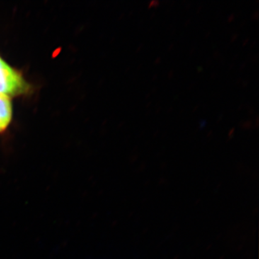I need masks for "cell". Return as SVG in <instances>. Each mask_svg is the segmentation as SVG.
Wrapping results in <instances>:
<instances>
[{
    "instance_id": "cell-2",
    "label": "cell",
    "mask_w": 259,
    "mask_h": 259,
    "mask_svg": "<svg viewBox=\"0 0 259 259\" xmlns=\"http://www.w3.org/2000/svg\"><path fill=\"white\" fill-rule=\"evenodd\" d=\"M11 102L9 97L0 94V133L4 131L12 119Z\"/></svg>"
},
{
    "instance_id": "cell-1",
    "label": "cell",
    "mask_w": 259,
    "mask_h": 259,
    "mask_svg": "<svg viewBox=\"0 0 259 259\" xmlns=\"http://www.w3.org/2000/svg\"><path fill=\"white\" fill-rule=\"evenodd\" d=\"M30 85L0 57V94L8 97L18 96L28 93Z\"/></svg>"
}]
</instances>
